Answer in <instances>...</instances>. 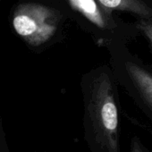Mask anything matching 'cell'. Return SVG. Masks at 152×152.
Returning <instances> with one entry per match:
<instances>
[{"label": "cell", "mask_w": 152, "mask_h": 152, "mask_svg": "<svg viewBox=\"0 0 152 152\" xmlns=\"http://www.w3.org/2000/svg\"><path fill=\"white\" fill-rule=\"evenodd\" d=\"M73 9L100 30H112L115 23L111 15L97 0H68Z\"/></svg>", "instance_id": "3957f363"}, {"label": "cell", "mask_w": 152, "mask_h": 152, "mask_svg": "<svg viewBox=\"0 0 152 152\" xmlns=\"http://www.w3.org/2000/svg\"><path fill=\"white\" fill-rule=\"evenodd\" d=\"M60 19L59 13L48 7L24 3L14 12L13 27L30 47L40 48L57 34Z\"/></svg>", "instance_id": "7a4b0ae2"}, {"label": "cell", "mask_w": 152, "mask_h": 152, "mask_svg": "<svg viewBox=\"0 0 152 152\" xmlns=\"http://www.w3.org/2000/svg\"><path fill=\"white\" fill-rule=\"evenodd\" d=\"M105 9L131 13L142 20L152 19V8L143 0H97Z\"/></svg>", "instance_id": "277c9868"}, {"label": "cell", "mask_w": 152, "mask_h": 152, "mask_svg": "<svg viewBox=\"0 0 152 152\" xmlns=\"http://www.w3.org/2000/svg\"><path fill=\"white\" fill-rule=\"evenodd\" d=\"M138 28L144 33V35L152 44V23H148L146 20H141L138 23Z\"/></svg>", "instance_id": "8992f818"}, {"label": "cell", "mask_w": 152, "mask_h": 152, "mask_svg": "<svg viewBox=\"0 0 152 152\" xmlns=\"http://www.w3.org/2000/svg\"><path fill=\"white\" fill-rule=\"evenodd\" d=\"M115 87L106 67L92 69L82 77L84 139L91 152H120Z\"/></svg>", "instance_id": "6da1fadb"}, {"label": "cell", "mask_w": 152, "mask_h": 152, "mask_svg": "<svg viewBox=\"0 0 152 152\" xmlns=\"http://www.w3.org/2000/svg\"><path fill=\"white\" fill-rule=\"evenodd\" d=\"M125 67L130 79L152 108V75L131 62H127Z\"/></svg>", "instance_id": "5b68a950"}, {"label": "cell", "mask_w": 152, "mask_h": 152, "mask_svg": "<svg viewBox=\"0 0 152 152\" xmlns=\"http://www.w3.org/2000/svg\"><path fill=\"white\" fill-rule=\"evenodd\" d=\"M0 152H9V147L4 132L1 117H0Z\"/></svg>", "instance_id": "52a82bcc"}, {"label": "cell", "mask_w": 152, "mask_h": 152, "mask_svg": "<svg viewBox=\"0 0 152 152\" xmlns=\"http://www.w3.org/2000/svg\"><path fill=\"white\" fill-rule=\"evenodd\" d=\"M131 152H144L137 140L132 139V145H131Z\"/></svg>", "instance_id": "ba28073f"}]
</instances>
